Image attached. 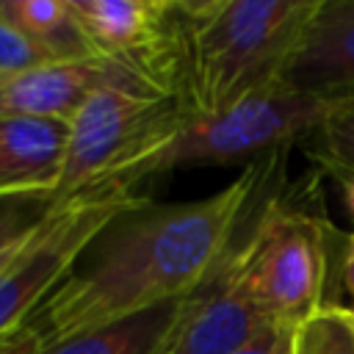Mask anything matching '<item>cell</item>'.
<instances>
[{
  "label": "cell",
  "mask_w": 354,
  "mask_h": 354,
  "mask_svg": "<svg viewBox=\"0 0 354 354\" xmlns=\"http://www.w3.org/2000/svg\"><path fill=\"white\" fill-rule=\"evenodd\" d=\"M340 277H343V288L351 299V310H354V232L346 235V246L340 254Z\"/></svg>",
  "instance_id": "20"
},
{
  "label": "cell",
  "mask_w": 354,
  "mask_h": 354,
  "mask_svg": "<svg viewBox=\"0 0 354 354\" xmlns=\"http://www.w3.org/2000/svg\"><path fill=\"white\" fill-rule=\"evenodd\" d=\"M318 0H174V100L216 113L282 80Z\"/></svg>",
  "instance_id": "2"
},
{
  "label": "cell",
  "mask_w": 354,
  "mask_h": 354,
  "mask_svg": "<svg viewBox=\"0 0 354 354\" xmlns=\"http://www.w3.org/2000/svg\"><path fill=\"white\" fill-rule=\"evenodd\" d=\"M39 216H25L22 210L11 207L0 213V257L8 254L11 249L22 246L28 241V235L33 232Z\"/></svg>",
  "instance_id": "17"
},
{
  "label": "cell",
  "mask_w": 354,
  "mask_h": 354,
  "mask_svg": "<svg viewBox=\"0 0 354 354\" xmlns=\"http://www.w3.org/2000/svg\"><path fill=\"white\" fill-rule=\"evenodd\" d=\"M0 8L50 61L97 55L69 0H0Z\"/></svg>",
  "instance_id": "12"
},
{
  "label": "cell",
  "mask_w": 354,
  "mask_h": 354,
  "mask_svg": "<svg viewBox=\"0 0 354 354\" xmlns=\"http://www.w3.org/2000/svg\"><path fill=\"white\" fill-rule=\"evenodd\" d=\"M47 348V337L36 318H30L25 326L14 329L11 335L0 337V354H41Z\"/></svg>",
  "instance_id": "18"
},
{
  "label": "cell",
  "mask_w": 354,
  "mask_h": 354,
  "mask_svg": "<svg viewBox=\"0 0 354 354\" xmlns=\"http://www.w3.org/2000/svg\"><path fill=\"white\" fill-rule=\"evenodd\" d=\"M288 354H354V310L324 304L290 332Z\"/></svg>",
  "instance_id": "14"
},
{
  "label": "cell",
  "mask_w": 354,
  "mask_h": 354,
  "mask_svg": "<svg viewBox=\"0 0 354 354\" xmlns=\"http://www.w3.org/2000/svg\"><path fill=\"white\" fill-rule=\"evenodd\" d=\"M17 249H19V246H17ZM17 249H11V252H17ZM11 252H8V254H11ZM8 254H3V257H0V266H3V260H6Z\"/></svg>",
  "instance_id": "22"
},
{
  "label": "cell",
  "mask_w": 354,
  "mask_h": 354,
  "mask_svg": "<svg viewBox=\"0 0 354 354\" xmlns=\"http://www.w3.org/2000/svg\"><path fill=\"white\" fill-rule=\"evenodd\" d=\"M111 83H141L149 86L138 72L111 58L94 55L80 61H50L19 77L0 83V113L36 116L66 122L77 108L102 86ZM155 88V86H149ZM158 91V88H155ZM163 94V91H160Z\"/></svg>",
  "instance_id": "9"
},
{
  "label": "cell",
  "mask_w": 354,
  "mask_h": 354,
  "mask_svg": "<svg viewBox=\"0 0 354 354\" xmlns=\"http://www.w3.org/2000/svg\"><path fill=\"white\" fill-rule=\"evenodd\" d=\"M279 83L321 97L354 94V0H318Z\"/></svg>",
  "instance_id": "10"
},
{
  "label": "cell",
  "mask_w": 354,
  "mask_h": 354,
  "mask_svg": "<svg viewBox=\"0 0 354 354\" xmlns=\"http://www.w3.org/2000/svg\"><path fill=\"white\" fill-rule=\"evenodd\" d=\"M310 138L313 158L332 177L354 174V94L340 97Z\"/></svg>",
  "instance_id": "15"
},
{
  "label": "cell",
  "mask_w": 354,
  "mask_h": 354,
  "mask_svg": "<svg viewBox=\"0 0 354 354\" xmlns=\"http://www.w3.org/2000/svg\"><path fill=\"white\" fill-rule=\"evenodd\" d=\"M274 158L252 163L221 191L177 205H147L113 221L86 268H75L36 310L47 346L177 304L232 252Z\"/></svg>",
  "instance_id": "1"
},
{
  "label": "cell",
  "mask_w": 354,
  "mask_h": 354,
  "mask_svg": "<svg viewBox=\"0 0 354 354\" xmlns=\"http://www.w3.org/2000/svg\"><path fill=\"white\" fill-rule=\"evenodd\" d=\"M268 326H277L241 288L227 257L177 304L174 321L158 354H232Z\"/></svg>",
  "instance_id": "8"
},
{
  "label": "cell",
  "mask_w": 354,
  "mask_h": 354,
  "mask_svg": "<svg viewBox=\"0 0 354 354\" xmlns=\"http://www.w3.org/2000/svg\"><path fill=\"white\" fill-rule=\"evenodd\" d=\"M337 180H340L343 205H346V210H348V213H351V218H354V174H340Z\"/></svg>",
  "instance_id": "21"
},
{
  "label": "cell",
  "mask_w": 354,
  "mask_h": 354,
  "mask_svg": "<svg viewBox=\"0 0 354 354\" xmlns=\"http://www.w3.org/2000/svg\"><path fill=\"white\" fill-rule=\"evenodd\" d=\"M288 348H290V332L282 326H268L266 332H260L232 354H288Z\"/></svg>",
  "instance_id": "19"
},
{
  "label": "cell",
  "mask_w": 354,
  "mask_h": 354,
  "mask_svg": "<svg viewBox=\"0 0 354 354\" xmlns=\"http://www.w3.org/2000/svg\"><path fill=\"white\" fill-rule=\"evenodd\" d=\"M155 354H158V351H155Z\"/></svg>",
  "instance_id": "23"
},
{
  "label": "cell",
  "mask_w": 354,
  "mask_h": 354,
  "mask_svg": "<svg viewBox=\"0 0 354 354\" xmlns=\"http://www.w3.org/2000/svg\"><path fill=\"white\" fill-rule=\"evenodd\" d=\"M141 207H147V196L124 183H100L83 194L44 205L28 241L0 266V337L25 326L75 271L80 254L113 221Z\"/></svg>",
  "instance_id": "5"
},
{
  "label": "cell",
  "mask_w": 354,
  "mask_h": 354,
  "mask_svg": "<svg viewBox=\"0 0 354 354\" xmlns=\"http://www.w3.org/2000/svg\"><path fill=\"white\" fill-rule=\"evenodd\" d=\"M340 97H321L282 83L216 113H180L171 133L108 183H138L183 166L260 163L310 138Z\"/></svg>",
  "instance_id": "3"
},
{
  "label": "cell",
  "mask_w": 354,
  "mask_h": 354,
  "mask_svg": "<svg viewBox=\"0 0 354 354\" xmlns=\"http://www.w3.org/2000/svg\"><path fill=\"white\" fill-rule=\"evenodd\" d=\"M44 64H50V58L0 8V83L19 77Z\"/></svg>",
  "instance_id": "16"
},
{
  "label": "cell",
  "mask_w": 354,
  "mask_h": 354,
  "mask_svg": "<svg viewBox=\"0 0 354 354\" xmlns=\"http://www.w3.org/2000/svg\"><path fill=\"white\" fill-rule=\"evenodd\" d=\"M69 124L0 113V199L55 196L66 166Z\"/></svg>",
  "instance_id": "11"
},
{
  "label": "cell",
  "mask_w": 354,
  "mask_h": 354,
  "mask_svg": "<svg viewBox=\"0 0 354 354\" xmlns=\"http://www.w3.org/2000/svg\"><path fill=\"white\" fill-rule=\"evenodd\" d=\"M227 263L249 299L288 332L329 304V227L301 207L271 199Z\"/></svg>",
  "instance_id": "4"
},
{
  "label": "cell",
  "mask_w": 354,
  "mask_h": 354,
  "mask_svg": "<svg viewBox=\"0 0 354 354\" xmlns=\"http://www.w3.org/2000/svg\"><path fill=\"white\" fill-rule=\"evenodd\" d=\"M97 55L174 97V0H69Z\"/></svg>",
  "instance_id": "7"
},
{
  "label": "cell",
  "mask_w": 354,
  "mask_h": 354,
  "mask_svg": "<svg viewBox=\"0 0 354 354\" xmlns=\"http://www.w3.org/2000/svg\"><path fill=\"white\" fill-rule=\"evenodd\" d=\"M177 304L158 307L122 324L53 343L41 354H155L174 321Z\"/></svg>",
  "instance_id": "13"
},
{
  "label": "cell",
  "mask_w": 354,
  "mask_h": 354,
  "mask_svg": "<svg viewBox=\"0 0 354 354\" xmlns=\"http://www.w3.org/2000/svg\"><path fill=\"white\" fill-rule=\"evenodd\" d=\"M180 113L174 97L141 83H111L94 91L69 119L66 166L50 202L122 174L171 133Z\"/></svg>",
  "instance_id": "6"
}]
</instances>
